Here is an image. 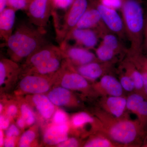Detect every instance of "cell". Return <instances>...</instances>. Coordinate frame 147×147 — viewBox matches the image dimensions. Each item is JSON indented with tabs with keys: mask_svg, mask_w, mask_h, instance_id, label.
<instances>
[{
	"mask_svg": "<svg viewBox=\"0 0 147 147\" xmlns=\"http://www.w3.org/2000/svg\"><path fill=\"white\" fill-rule=\"evenodd\" d=\"M68 126L66 123L57 125L49 127L43 136L45 143L49 145H56L68 139Z\"/></svg>",
	"mask_w": 147,
	"mask_h": 147,
	"instance_id": "ac0fdd59",
	"label": "cell"
},
{
	"mask_svg": "<svg viewBox=\"0 0 147 147\" xmlns=\"http://www.w3.org/2000/svg\"><path fill=\"white\" fill-rule=\"evenodd\" d=\"M19 134L18 129L15 125H12L9 127L6 131L7 137H14L18 136Z\"/></svg>",
	"mask_w": 147,
	"mask_h": 147,
	"instance_id": "74e56055",
	"label": "cell"
},
{
	"mask_svg": "<svg viewBox=\"0 0 147 147\" xmlns=\"http://www.w3.org/2000/svg\"><path fill=\"white\" fill-rule=\"evenodd\" d=\"M135 115L138 118V121L145 127L147 124V99L141 103Z\"/></svg>",
	"mask_w": 147,
	"mask_h": 147,
	"instance_id": "83f0119b",
	"label": "cell"
},
{
	"mask_svg": "<svg viewBox=\"0 0 147 147\" xmlns=\"http://www.w3.org/2000/svg\"><path fill=\"white\" fill-rule=\"evenodd\" d=\"M78 141L75 138L67 139L64 142L58 144V146L61 147H75L79 146Z\"/></svg>",
	"mask_w": 147,
	"mask_h": 147,
	"instance_id": "e575fe53",
	"label": "cell"
},
{
	"mask_svg": "<svg viewBox=\"0 0 147 147\" xmlns=\"http://www.w3.org/2000/svg\"><path fill=\"white\" fill-rule=\"evenodd\" d=\"M103 5L113 9H121L123 4V0H99Z\"/></svg>",
	"mask_w": 147,
	"mask_h": 147,
	"instance_id": "836d02e7",
	"label": "cell"
},
{
	"mask_svg": "<svg viewBox=\"0 0 147 147\" xmlns=\"http://www.w3.org/2000/svg\"><path fill=\"white\" fill-rule=\"evenodd\" d=\"M120 10L127 37L130 43L128 53H143L145 11L141 0H123Z\"/></svg>",
	"mask_w": 147,
	"mask_h": 147,
	"instance_id": "7a4b0ae2",
	"label": "cell"
},
{
	"mask_svg": "<svg viewBox=\"0 0 147 147\" xmlns=\"http://www.w3.org/2000/svg\"><path fill=\"white\" fill-rule=\"evenodd\" d=\"M63 54L70 61L77 66L84 65L92 62L99 61L96 55L89 49L79 45H71L63 42L60 45Z\"/></svg>",
	"mask_w": 147,
	"mask_h": 147,
	"instance_id": "52a82bcc",
	"label": "cell"
},
{
	"mask_svg": "<svg viewBox=\"0 0 147 147\" xmlns=\"http://www.w3.org/2000/svg\"><path fill=\"white\" fill-rule=\"evenodd\" d=\"M20 88L29 93L40 94L46 92L50 89L47 79L41 76L28 75L25 76L20 83Z\"/></svg>",
	"mask_w": 147,
	"mask_h": 147,
	"instance_id": "7c38bea8",
	"label": "cell"
},
{
	"mask_svg": "<svg viewBox=\"0 0 147 147\" xmlns=\"http://www.w3.org/2000/svg\"><path fill=\"white\" fill-rule=\"evenodd\" d=\"M99 38L98 32L96 29L74 28L63 42L72 40L75 41L76 45L90 50L96 47Z\"/></svg>",
	"mask_w": 147,
	"mask_h": 147,
	"instance_id": "ba28073f",
	"label": "cell"
},
{
	"mask_svg": "<svg viewBox=\"0 0 147 147\" xmlns=\"http://www.w3.org/2000/svg\"><path fill=\"white\" fill-rule=\"evenodd\" d=\"M97 123V118H94L88 113L84 112L74 115L72 119V125L76 128L82 127L87 124H94L95 125L94 129L96 130Z\"/></svg>",
	"mask_w": 147,
	"mask_h": 147,
	"instance_id": "d4e9b609",
	"label": "cell"
},
{
	"mask_svg": "<svg viewBox=\"0 0 147 147\" xmlns=\"http://www.w3.org/2000/svg\"><path fill=\"white\" fill-rule=\"evenodd\" d=\"M62 55L63 54L62 53L46 60L32 68L33 71L43 75L57 71L61 66V61L59 57Z\"/></svg>",
	"mask_w": 147,
	"mask_h": 147,
	"instance_id": "7402d4cb",
	"label": "cell"
},
{
	"mask_svg": "<svg viewBox=\"0 0 147 147\" xmlns=\"http://www.w3.org/2000/svg\"><path fill=\"white\" fill-rule=\"evenodd\" d=\"M147 53V9L145 11L144 28V32L143 51Z\"/></svg>",
	"mask_w": 147,
	"mask_h": 147,
	"instance_id": "d590c367",
	"label": "cell"
},
{
	"mask_svg": "<svg viewBox=\"0 0 147 147\" xmlns=\"http://www.w3.org/2000/svg\"><path fill=\"white\" fill-rule=\"evenodd\" d=\"M94 89L102 96H123V89L119 81L111 74H106L94 84Z\"/></svg>",
	"mask_w": 147,
	"mask_h": 147,
	"instance_id": "9c48e42d",
	"label": "cell"
},
{
	"mask_svg": "<svg viewBox=\"0 0 147 147\" xmlns=\"http://www.w3.org/2000/svg\"><path fill=\"white\" fill-rule=\"evenodd\" d=\"M3 110V105H2L1 104L0 105V111L1 112L2 110Z\"/></svg>",
	"mask_w": 147,
	"mask_h": 147,
	"instance_id": "f6af8a7d",
	"label": "cell"
},
{
	"mask_svg": "<svg viewBox=\"0 0 147 147\" xmlns=\"http://www.w3.org/2000/svg\"><path fill=\"white\" fill-rule=\"evenodd\" d=\"M48 97L54 105L57 106H63L70 103H76V100L71 92L63 87L53 89L48 94Z\"/></svg>",
	"mask_w": 147,
	"mask_h": 147,
	"instance_id": "ffe728a7",
	"label": "cell"
},
{
	"mask_svg": "<svg viewBox=\"0 0 147 147\" xmlns=\"http://www.w3.org/2000/svg\"><path fill=\"white\" fill-rule=\"evenodd\" d=\"M5 67L2 61L0 62V85L1 86L5 82L6 78Z\"/></svg>",
	"mask_w": 147,
	"mask_h": 147,
	"instance_id": "8d00e7d4",
	"label": "cell"
},
{
	"mask_svg": "<svg viewBox=\"0 0 147 147\" xmlns=\"http://www.w3.org/2000/svg\"><path fill=\"white\" fill-rule=\"evenodd\" d=\"M95 1V0L90 5L74 28L96 29L103 24Z\"/></svg>",
	"mask_w": 147,
	"mask_h": 147,
	"instance_id": "5bb4252c",
	"label": "cell"
},
{
	"mask_svg": "<svg viewBox=\"0 0 147 147\" xmlns=\"http://www.w3.org/2000/svg\"><path fill=\"white\" fill-rule=\"evenodd\" d=\"M7 5V0H0V13L1 12Z\"/></svg>",
	"mask_w": 147,
	"mask_h": 147,
	"instance_id": "7bdbcfd3",
	"label": "cell"
},
{
	"mask_svg": "<svg viewBox=\"0 0 147 147\" xmlns=\"http://www.w3.org/2000/svg\"><path fill=\"white\" fill-rule=\"evenodd\" d=\"M14 137H7L4 142V146L6 147H12L14 146Z\"/></svg>",
	"mask_w": 147,
	"mask_h": 147,
	"instance_id": "ab89813d",
	"label": "cell"
},
{
	"mask_svg": "<svg viewBox=\"0 0 147 147\" xmlns=\"http://www.w3.org/2000/svg\"><path fill=\"white\" fill-rule=\"evenodd\" d=\"M36 135L34 131L28 130L24 132L19 140V146L21 147L30 146L35 138Z\"/></svg>",
	"mask_w": 147,
	"mask_h": 147,
	"instance_id": "1f68e13d",
	"label": "cell"
},
{
	"mask_svg": "<svg viewBox=\"0 0 147 147\" xmlns=\"http://www.w3.org/2000/svg\"><path fill=\"white\" fill-rule=\"evenodd\" d=\"M93 0H73L64 15L61 24L56 27L59 41L62 42L88 8Z\"/></svg>",
	"mask_w": 147,
	"mask_h": 147,
	"instance_id": "277c9868",
	"label": "cell"
},
{
	"mask_svg": "<svg viewBox=\"0 0 147 147\" xmlns=\"http://www.w3.org/2000/svg\"><path fill=\"white\" fill-rule=\"evenodd\" d=\"M16 10L10 7L0 13V36L6 42L13 32L16 19Z\"/></svg>",
	"mask_w": 147,
	"mask_h": 147,
	"instance_id": "2e32d148",
	"label": "cell"
},
{
	"mask_svg": "<svg viewBox=\"0 0 147 147\" xmlns=\"http://www.w3.org/2000/svg\"><path fill=\"white\" fill-rule=\"evenodd\" d=\"M96 29L101 39V42L115 51L118 55L127 54L128 49L125 46L123 41L118 36L109 30L103 23Z\"/></svg>",
	"mask_w": 147,
	"mask_h": 147,
	"instance_id": "4fadbf2b",
	"label": "cell"
},
{
	"mask_svg": "<svg viewBox=\"0 0 147 147\" xmlns=\"http://www.w3.org/2000/svg\"><path fill=\"white\" fill-rule=\"evenodd\" d=\"M62 53L60 47L47 43L28 57L27 63L33 68L53 56Z\"/></svg>",
	"mask_w": 147,
	"mask_h": 147,
	"instance_id": "9a60e30c",
	"label": "cell"
},
{
	"mask_svg": "<svg viewBox=\"0 0 147 147\" xmlns=\"http://www.w3.org/2000/svg\"><path fill=\"white\" fill-rule=\"evenodd\" d=\"M67 120L66 114L62 110H57L53 116V121L56 124L60 125L66 123Z\"/></svg>",
	"mask_w": 147,
	"mask_h": 147,
	"instance_id": "d6a6232c",
	"label": "cell"
},
{
	"mask_svg": "<svg viewBox=\"0 0 147 147\" xmlns=\"http://www.w3.org/2000/svg\"><path fill=\"white\" fill-rule=\"evenodd\" d=\"M96 131L119 145L136 144L144 135V127L138 119L115 117L102 110L97 111Z\"/></svg>",
	"mask_w": 147,
	"mask_h": 147,
	"instance_id": "6da1fadb",
	"label": "cell"
},
{
	"mask_svg": "<svg viewBox=\"0 0 147 147\" xmlns=\"http://www.w3.org/2000/svg\"><path fill=\"white\" fill-rule=\"evenodd\" d=\"M126 57L125 59L122 63L121 65L122 69L133 80L135 91L146 96L144 92V82L141 71L138 69L132 61L128 57Z\"/></svg>",
	"mask_w": 147,
	"mask_h": 147,
	"instance_id": "d6986e66",
	"label": "cell"
},
{
	"mask_svg": "<svg viewBox=\"0 0 147 147\" xmlns=\"http://www.w3.org/2000/svg\"><path fill=\"white\" fill-rule=\"evenodd\" d=\"M17 123L18 127H21V128H23L25 126V124L26 123L24 119L21 117L20 118L18 119Z\"/></svg>",
	"mask_w": 147,
	"mask_h": 147,
	"instance_id": "b9f144b4",
	"label": "cell"
},
{
	"mask_svg": "<svg viewBox=\"0 0 147 147\" xmlns=\"http://www.w3.org/2000/svg\"><path fill=\"white\" fill-rule=\"evenodd\" d=\"M3 134L1 130L0 131V145L1 146H3L4 144Z\"/></svg>",
	"mask_w": 147,
	"mask_h": 147,
	"instance_id": "ee69618b",
	"label": "cell"
},
{
	"mask_svg": "<svg viewBox=\"0 0 147 147\" xmlns=\"http://www.w3.org/2000/svg\"><path fill=\"white\" fill-rule=\"evenodd\" d=\"M32 1V0H31ZM31 0H7L9 7L14 10H26L31 1Z\"/></svg>",
	"mask_w": 147,
	"mask_h": 147,
	"instance_id": "f546056e",
	"label": "cell"
},
{
	"mask_svg": "<svg viewBox=\"0 0 147 147\" xmlns=\"http://www.w3.org/2000/svg\"><path fill=\"white\" fill-rule=\"evenodd\" d=\"M102 109L111 115L123 117L126 108V98L123 96H102L100 101Z\"/></svg>",
	"mask_w": 147,
	"mask_h": 147,
	"instance_id": "8fae6325",
	"label": "cell"
},
{
	"mask_svg": "<svg viewBox=\"0 0 147 147\" xmlns=\"http://www.w3.org/2000/svg\"><path fill=\"white\" fill-rule=\"evenodd\" d=\"M70 70L65 74L61 81L62 86L68 90L84 91L89 87L86 79L76 70Z\"/></svg>",
	"mask_w": 147,
	"mask_h": 147,
	"instance_id": "e0dca14e",
	"label": "cell"
},
{
	"mask_svg": "<svg viewBox=\"0 0 147 147\" xmlns=\"http://www.w3.org/2000/svg\"><path fill=\"white\" fill-rule=\"evenodd\" d=\"M53 0H32L26 9L30 21L44 31L54 11Z\"/></svg>",
	"mask_w": 147,
	"mask_h": 147,
	"instance_id": "5b68a950",
	"label": "cell"
},
{
	"mask_svg": "<svg viewBox=\"0 0 147 147\" xmlns=\"http://www.w3.org/2000/svg\"><path fill=\"white\" fill-rule=\"evenodd\" d=\"M114 62H102L100 61L92 62L84 65L78 66L76 70L86 79L95 81L108 74Z\"/></svg>",
	"mask_w": 147,
	"mask_h": 147,
	"instance_id": "30bf717a",
	"label": "cell"
},
{
	"mask_svg": "<svg viewBox=\"0 0 147 147\" xmlns=\"http://www.w3.org/2000/svg\"><path fill=\"white\" fill-rule=\"evenodd\" d=\"M17 112V108L15 105H11L8 107L7 110L8 115L11 117L14 116Z\"/></svg>",
	"mask_w": 147,
	"mask_h": 147,
	"instance_id": "60d3db41",
	"label": "cell"
},
{
	"mask_svg": "<svg viewBox=\"0 0 147 147\" xmlns=\"http://www.w3.org/2000/svg\"><path fill=\"white\" fill-rule=\"evenodd\" d=\"M127 56L132 61L141 71L144 82V92L147 96V58L144 56L143 53L138 54L128 53Z\"/></svg>",
	"mask_w": 147,
	"mask_h": 147,
	"instance_id": "603a6c76",
	"label": "cell"
},
{
	"mask_svg": "<svg viewBox=\"0 0 147 147\" xmlns=\"http://www.w3.org/2000/svg\"><path fill=\"white\" fill-rule=\"evenodd\" d=\"M95 53L98 59L102 62H114L118 55L115 51L102 42L96 47Z\"/></svg>",
	"mask_w": 147,
	"mask_h": 147,
	"instance_id": "cb8c5ba5",
	"label": "cell"
},
{
	"mask_svg": "<svg viewBox=\"0 0 147 147\" xmlns=\"http://www.w3.org/2000/svg\"><path fill=\"white\" fill-rule=\"evenodd\" d=\"M119 146L103 134H100L94 137L85 144L86 147H113Z\"/></svg>",
	"mask_w": 147,
	"mask_h": 147,
	"instance_id": "484cf974",
	"label": "cell"
},
{
	"mask_svg": "<svg viewBox=\"0 0 147 147\" xmlns=\"http://www.w3.org/2000/svg\"><path fill=\"white\" fill-rule=\"evenodd\" d=\"M21 111L22 117L28 125H31L34 123L35 120L34 115L27 105L24 104L21 105Z\"/></svg>",
	"mask_w": 147,
	"mask_h": 147,
	"instance_id": "4dcf8cb0",
	"label": "cell"
},
{
	"mask_svg": "<svg viewBox=\"0 0 147 147\" xmlns=\"http://www.w3.org/2000/svg\"><path fill=\"white\" fill-rule=\"evenodd\" d=\"M44 31L22 25L16 28L5 42L9 54L14 61L28 57L43 45L47 44Z\"/></svg>",
	"mask_w": 147,
	"mask_h": 147,
	"instance_id": "3957f363",
	"label": "cell"
},
{
	"mask_svg": "<svg viewBox=\"0 0 147 147\" xmlns=\"http://www.w3.org/2000/svg\"><path fill=\"white\" fill-rule=\"evenodd\" d=\"M95 4L100 12L102 23L106 28L123 41L127 40L122 17L117 10L103 5L99 0H96Z\"/></svg>",
	"mask_w": 147,
	"mask_h": 147,
	"instance_id": "8992f818",
	"label": "cell"
},
{
	"mask_svg": "<svg viewBox=\"0 0 147 147\" xmlns=\"http://www.w3.org/2000/svg\"><path fill=\"white\" fill-rule=\"evenodd\" d=\"M32 100L37 109L44 118L50 119L52 117L55 107L49 98L44 95L36 94L33 97Z\"/></svg>",
	"mask_w": 147,
	"mask_h": 147,
	"instance_id": "44dd1931",
	"label": "cell"
},
{
	"mask_svg": "<svg viewBox=\"0 0 147 147\" xmlns=\"http://www.w3.org/2000/svg\"><path fill=\"white\" fill-rule=\"evenodd\" d=\"M146 99H147L146 96L137 92L130 94L126 98L127 109L136 114L140 104Z\"/></svg>",
	"mask_w": 147,
	"mask_h": 147,
	"instance_id": "4316f807",
	"label": "cell"
},
{
	"mask_svg": "<svg viewBox=\"0 0 147 147\" xmlns=\"http://www.w3.org/2000/svg\"><path fill=\"white\" fill-rule=\"evenodd\" d=\"M119 81L123 88L126 91L131 92L135 90L133 80L124 71L121 74Z\"/></svg>",
	"mask_w": 147,
	"mask_h": 147,
	"instance_id": "f1b7e54d",
	"label": "cell"
},
{
	"mask_svg": "<svg viewBox=\"0 0 147 147\" xmlns=\"http://www.w3.org/2000/svg\"><path fill=\"white\" fill-rule=\"evenodd\" d=\"M9 122L8 119L3 116L0 117V127L1 129H6L9 125Z\"/></svg>",
	"mask_w": 147,
	"mask_h": 147,
	"instance_id": "f35d334b",
	"label": "cell"
}]
</instances>
